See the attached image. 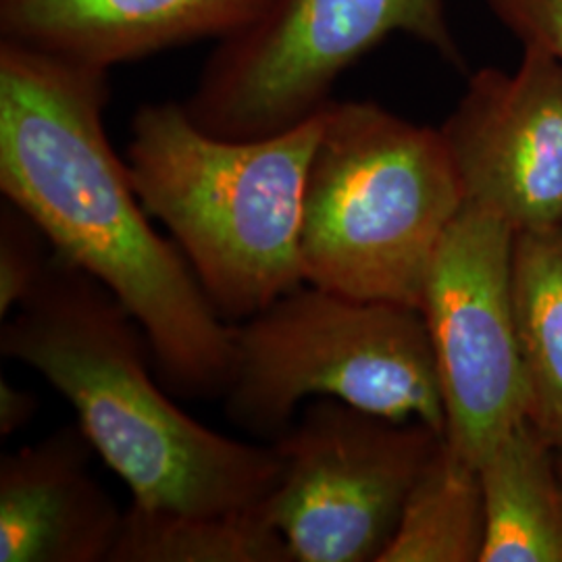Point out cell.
Here are the masks:
<instances>
[{
  "label": "cell",
  "mask_w": 562,
  "mask_h": 562,
  "mask_svg": "<svg viewBox=\"0 0 562 562\" xmlns=\"http://www.w3.org/2000/svg\"><path fill=\"white\" fill-rule=\"evenodd\" d=\"M106 74L0 41V192L140 323L173 396L223 398L234 327L150 225L102 125Z\"/></svg>",
  "instance_id": "6da1fadb"
},
{
  "label": "cell",
  "mask_w": 562,
  "mask_h": 562,
  "mask_svg": "<svg viewBox=\"0 0 562 562\" xmlns=\"http://www.w3.org/2000/svg\"><path fill=\"white\" fill-rule=\"evenodd\" d=\"M0 355L34 369L71 404L138 506L223 515L259 506L280 485V450L227 438L183 413L157 375L140 323L55 252L2 323Z\"/></svg>",
  "instance_id": "7a4b0ae2"
},
{
  "label": "cell",
  "mask_w": 562,
  "mask_h": 562,
  "mask_svg": "<svg viewBox=\"0 0 562 562\" xmlns=\"http://www.w3.org/2000/svg\"><path fill=\"white\" fill-rule=\"evenodd\" d=\"M323 111L259 140L206 134L183 102L142 104L127 171L142 206L162 223L229 325L304 281L302 199Z\"/></svg>",
  "instance_id": "3957f363"
},
{
  "label": "cell",
  "mask_w": 562,
  "mask_h": 562,
  "mask_svg": "<svg viewBox=\"0 0 562 562\" xmlns=\"http://www.w3.org/2000/svg\"><path fill=\"white\" fill-rule=\"evenodd\" d=\"M462 204L442 130L378 102L331 101L304 181V281L422 308L429 267Z\"/></svg>",
  "instance_id": "277c9868"
},
{
  "label": "cell",
  "mask_w": 562,
  "mask_h": 562,
  "mask_svg": "<svg viewBox=\"0 0 562 562\" xmlns=\"http://www.w3.org/2000/svg\"><path fill=\"white\" fill-rule=\"evenodd\" d=\"M232 327L234 375L223 411L261 442L280 440L306 398H336L446 434L442 387L422 308L302 283Z\"/></svg>",
  "instance_id": "5b68a950"
},
{
  "label": "cell",
  "mask_w": 562,
  "mask_h": 562,
  "mask_svg": "<svg viewBox=\"0 0 562 562\" xmlns=\"http://www.w3.org/2000/svg\"><path fill=\"white\" fill-rule=\"evenodd\" d=\"M396 32L462 65L443 0H271L220 41L183 109L220 138L278 136L322 113L341 74Z\"/></svg>",
  "instance_id": "8992f818"
},
{
  "label": "cell",
  "mask_w": 562,
  "mask_h": 562,
  "mask_svg": "<svg viewBox=\"0 0 562 562\" xmlns=\"http://www.w3.org/2000/svg\"><path fill=\"white\" fill-rule=\"evenodd\" d=\"M443 436L336 398L306 402L273 446L281 482L257 510L294 562H380Z\"/></svg>",
  "instance_id": "52a82bcc"
},
{
  "label": "cell",
  "mask_w": 562,
  "mask_h": 562,
  "mask_svg": "<svg viewBox=\"0 0 562 562\" xmlns=\"http://www.w3.org/2000/svg\"><path fill=\"white\" fill-rule=\"evenodd\" d=\"M515 240L517 232L501 215L464 202L423 288V319L446 408L443 440L475 467L527 417Z\"/></svg>",
  "instance_id": "ba28073f"
},
{
  "label": "cell",
  "mask_w": 562,
  "mask_h": 562,
  "mask_svg": "<svg viewBox=\"0 0 562 562\" xmlns=\"http://www.w3.org/2000/svg\"><path fill=\"white\" fill-rule=\"evenodd\" d=\"M442 136L462 196L517 234L562 225V65L525 46L513 74L477 71Z\"/></svg>",
  "instance_id": "9c48e42d"
},
{
  "label": "cell",
  "mask_w": 562,
  "mask_h": 562,
  "mask_svg": "<svg viewBox=\"0 0 562 562\" xmlns=\"http://www.w3.org/2000/svg\"><path fill=\"white\" fill-rule=\"evenodd\" d=\"M271 0H0V41L109 71L248 27Z\"/></svg>",
  "instance_id": "30bf717a"
},
{
  "label": "cell",
  "mask_w": 562,
  "mask_h": 562,
  "mask_svg": "<svg viewBox=\"0 0 562 562\" xmlns=\"http://www.w3.org/2000/svg\"><path fill=\"white\" fill-rule=\"evenodd\" d=\"M97 454L65 425L0 461V562H109L123 513L90 473Z\"/></svg>",
  "instance_id": "8fae6325"
},
{
  "label": "cell",
  "mask_w": 562,
  "mask_h": 562,
  "mask_svg": "<svg viewBox=\"0 0 562 562\" xmlns=\"http://www.w3.org/2000/svg\"><path fill=\"white\" fill-rule=\"evenodd\" d=\"M485 501L482 562H562L559 448L527 417L480 464Z\"/></svg>",
  "instance_id": "7c38bea8"
},
{
  "label": "cell",
  "mask_w": 562,
  "mask_h": 562,
  "mask_svg": "<svg viewBox=\"0 0 562 562\" xmlns=\"http://www.w3.org/2000/svg\"><path fill=\"white\" fill-rule=\"evenodd\" d=\"M513 283L527 419L562 448V225L517 234Z\"/></svg>",
  "instance_id": "4fadbf2b"
},
{
  "label": "cell",
  "mask_w": 562,
  "mask_h": 562,
  "mask_svg": "<svg viewBox=\"0 0 562 562\" xmlns=\"http://www.w3.org/2000/svg\"><path fill=\"white\" fill-rule=\"evenodd\" d=\"M485 501L480 467L443 440L413 485L380 562H482Z\"/></svg>",
  "instance_id": "5bb4252c"
},
{
  "label": "cell",
  "mask_w": 562,
  "mask_h": 562,
  "mask_svg": "<svg viewBox=\"0 0 562 562\" xmlns=\"http://www.w3.org/2000/svg\"><path fill=\"white\" fill-rule=\"evenodd\" d=\"M109 562H294L280 531L255 508L188 515L132 504Z\"/></svg>",
  "instance_id": "9a60e30c"
},
{
  "label": "cell",
  "mask_w": 562,
  "mask_h": 562,
  "mask_svg": "<svg viewBox=\"0 0 562 562\" xmlns=\"http://www.w3.org/2000/svg\"><path fill=\"white\" fill-rule=\"evenodd\" d=\"M53 259V246L20 206H0V317L7 319L25 301Z\"/></svg>",
  "instance_id": "2e32d148"
},
{
  "label": "cell",
  "mask_w": 562,
  "mask_h": 562,
  "mask_svg": "<svg viewBox=\"0 0 562 562\" xmlns=\"http://www.w3.org/2000/svg\"><path fill=\"white\" fill-rule=\"evenodd\" d=\"M522 46H538L562 65V0H487Z\"/></svg>",
  "instance_id": "e0dca14e"
},
{
  "label": "cell",
  "mask_w": 562,
  "mask_h": 562,
  "mask_svg": "<svg viewBox=\"0 0 562 562\" xmlns=\"http://www.w3.org/2000/svg\"><path fill=\"white\" fill-rule=\"evenodd\" d=\"M38 398L20 385L0 380V436L9 438L34 419Z\"/></svg>",
  "instance_id": "ac0fdd59"
},
{
  "label": "cell",
  "mask_w": 562,
  "mask_h": 562,
  "mask_svg": "<svg viewBox=\"0 0 562 562\" xmlns=\"http://www.w3.org/2000/svg\"><path fill=\"white\" fill-rule=\"evenodd\" d=\"M559 461H561L562 467V448H559Z\"/></svg>",
  "instance_id": "d6986e66"
}]
</instances>
